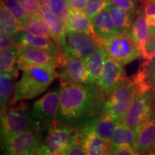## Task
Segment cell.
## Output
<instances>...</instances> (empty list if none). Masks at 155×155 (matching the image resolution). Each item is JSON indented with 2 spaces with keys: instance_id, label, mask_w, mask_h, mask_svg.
Instances as JSON below:
<instances>
[{
  "instance_id": "21",
  "label": "cell",
  "mask_w": 155,
  "mask_h": 155,
  "mask_svg": "<svg viewBox=\"0 0 155 155\" xmlns=\"http://www.w3.org/2000/svg\"><path fill=\"white\" fill-rule=\"evenodd\" d=\"M133 79L138 90L155 92V58L147 60Z\"/></svg>"
},
{
  "instance_id": "44",
  "label": "cell",
  "mask_w": 155,
  "mask_h": 155,
  "mask_svg": "<svg viewBox=\"0 0 155 155\" xmlns=\"http://www.w3.org/2000/svg\"><path fill=\"white\" fill-rule=\"evenodd\" d=\"M142 155H155V152H151L146 153V154H142Z\"/></svg>"
},
{
  "instance_id": "26",
  "label": "cell",
  "mask_w": 155,
  "mask_h": 155,
  "mask_svg": "<svg viewBox=\"0 0 155 155\" xmlns=\"http://www.w3.org/2000/svg\"><path fill=\"white\" fill-rule=\"evenodd\" d=\"M117 124L118 121L111 114L107 112H101L99 117L91 126L97 134L110 142Z\"/></svg>"
},
{
  "instance_id": "37",
  "label": "cell",
  "mask_w": 155,
  "mask_h": 155,
  "mask_svg": "<svg viewBox=\"0 0 155 155\" xmlns=\"http://www.w3.org/2000/svg\"><path fill=\"white\" fill-rule=\"evenodd\" d=\"M14 39L12 35L7 33L5 31H0V48L1 49L10 48L11 46L14 45Z\"/></svg>"
},
{
  "instance_id": "8",
  "label": "cell",
  "mask_w": 155,
  "mask_h": 155,
  "mask_svg": "<svg viewBox=\"0 0 155 155\" xmlns=\"http://www.w3.org/2000/svg\"><path fill=\"white\" fill-rule=\"evenodd\" d=\"M101 46V42L91 35L70 32L66 34L65 55L67 58H80L86 61Z\"/></svg>"
},
{
  "instance_id": "39",
  "label": "cell",
  "mask_w": 155,
  "mask_h": 155,
  "mask_svg": "<svg viewBox=\"0 0 155 155\" xmlns=\"http://www.w3.org/2000/svg\"><path fill=\"white\" fill-rule=\"evenodd\" d=\"M88 0H67L71 11H83L86 8Z\"/></svg>"
},
{
  "instance_id": "11",
  "label": "cell",
  "mask_w": 155,
  "mask_h": 155,
  "mask_svg": "<svg viewBox=\"0 0 155 155\" xmlns=\"http://www.w3.org/2000/svg\"><path fill=\"white\" fill-rule=\"evenodd\" d=\"M25 65L60 67L59 61L48 50L29 45H19L18 68Z\"/></svg>"
},
{
  "instance_id": "27",
  "label": "cell",
  "mask_w": 155,
  "mask_h": 155,
  "mask_svg": "<svg viewBox=\"0 0 155 155\" xmlns=\"http://www.w3.org/2000/svg\"><path fill=\"white\" fill-rule=\"evenodd\" d=\"M19 45L15 44L10 48L1 49L0 51V71L3 73H17L18 70Z\"/></svg>"
},
{
  "instance_id": "36",
  "label": "cell",
  "mask_w": 155,
  "mask_h": 155,
  "mask_svg": "<svg viewBox=\"0 0 155 155\" xmlns=\"http://www.w3.org/2000/svg\"><path fill=\"white\" fill-rule=\"evenodd\" d=\"M141 7L144 9L146 18L155 17V0H143Z\"/></svg>"
},
{
  "instance_id": "33",
  "label": "cell",
  "mask_w": 155,
  "mask_h": 155,
  "mask_svg": "<svg viewBox=\"0 0 155 155\" xmlns=\"http://www.w3.org/2000/svg\"><path fill=\"white\" fill-rule=\"evenodd\" d=\"M109 4L116 7L124 9V10L137 15L140 9L139 0H108Z\"/></svg>"
},
{
  "instance_id": "14",
  "label": "cell",
  "mask_w": 155,
  "mask_h": 155,
  "mask_svg": "<svg viewBox=\"0 0 155 155\" xmlns=\"http://www.w3.org/2000/svg\"><path fill=\"white\" fill-rule=\"evenodd\" d=\"M59 75L61 83L71 82L89 84L88 73L86 61L80 58H68Z\"/></svg>"
},
{
  "instance_id": "16",
  "label": "cell",
  "mask_w": 155,
  "mask_h": 155,
  "mask_svg": "<svg viewBox=\"0 0 155 155\" xmlns=\"http://www.w3.org/2000/svg\"><path fill=\"white\" fill-rule=\"evenodd\" d=\"M136 133V151L140 155L153 152L155 149V118L141 124Z\"/></svg>"
},
{
  "instance_id": "46",
  "label": "cell",
  "mask_w": 155,
  "mask_h": 155,
  "mask_svg": "<svg viewBox=\"0 0 155 155\" xmlns=\"http://www.w3.org/2000/svg\"><path fill=\"white\" fill-rule=\"evenodd\" d=\"M141 1H143V0H141Z\"/></svg>"
},
{
  "instance_id": "43",
  "label": "cell",
  "mask_w": 155,
  "mask_h": 155,
  "mask_svg": "<svg viewBox=\"0 0 155 155\" xmlns=\"http://www.w3.org/2000/svg\"><path fill=\"white\" fill-rule=\"evenodd\" d=\"M109 145V144H108ZM104 155H111V150H110L109 147H108V149H107V151H106V154Z\"/></svg>"
},
{
  "instance_id": "20",
  "label": "cell",
  "mask_w": 155,
  "mask_h": 155,
  "mask_svg": "<svg viewBox=\"0 0 155 155\" xmlns=\"http://www.w3.org/2000/svg\"><path fill=\"white\" fill-rule=\"evenodd\" d=\"M42 15L44 21L50 28L52 34V38L55 41L60 50L63 54H65L67 34L65 25L51 11L44 12L42 13Z\"/></svg>"
},
{
  "instance_id": "17",
  "label": "cell",
  "mask_w": 155,
  "mask_h": 155,
  "mask_svg": "<svg viewBox=\"0 0 155 155\" xmlns=\"http://www.w3.org/2000/svg\"><path fill=\"white\" fill-rule=\"evenodd\" d=\"M92 22L94 35L101 42L105 39L119 34L107 8L97 15Z\"/></svg>"
},
{
  "instance_id": "28",
  "label": "cell",
  "mask_w": 155,
  "mask_h": 155,
  "mask_svg": "<svg viewBox=\"0 0 155 155\" xmlns=\"http://www.w3.org/2000/svg\"><path fill=\"white\" fill-rule=\"evenodd\" d=\"M19 30H23L36 35L52 38L50 28L42 18V15L30 17L25 22H19Z\"/></svg>"
},
{
  "instance_id": "6",
  "label": "cell",
  "mask_w": 155,
  "mask_h": 155,
  "mask_svg": "<svg viewBox=\"0 0 155 155\" xmlns=\"http://www.w3.org/2000/svg\"><path fill=\"white\" fill-rule=\"evenodd\" d=\"M75 129L55 122L48 129L40 152L42 155H63L75 142Z\"/></svg>"
},
{
  "instance_id": "12",
  "label": "cell",
  "mask_w": 155,
  "mask_h": 155,
  "mask_svg": "<svg viewBox=\"0 0 155 155\" xmlns=\"http://www.w3.org/2000/svg\"><path fill=\"white\" fill-rule=\"evenodd\" d=\"M15 44L19 45H29L41 48L53 53L59 61L60 66H63L67 58L60 50L55 41L51 38L36 35L23 30H19L13 35Z\"/></svg>"
},
{
  "instance_id": "42",
  "label": "cell",
  "mask_w": 155,
  "mask_h": 155,
  "mask_svg": "<svg viewBox=\"0 0 155 155\" xmlns=\"http://www.w3.org/2000/svg\"><path fill=\"white\" fill-rule=\"evenodd\" d=\"M40 147H39L38 149H37L36 150H35L34 152H32V153H30V154H29V155H42L41 152H40Z\"/></svg>"
},
{
  "instance_id": "10",
  "label": "cell",
  "mask_w": 155,
  "mask_h": 155,
  "mask_svg": "<svg viewBox=\"0 0 155 155\" xmlns=\"http://www.w3.org/2000/svg\"><path fill=\"white\" fill-rule=\"evenodd\" d=\"M151 96V91H137L132 103L125 114L124 122L134 131L141 124L152 118Z\"/></svg>"
},
{
  "instance_id": "29",
  "label": "cell",
  "mask_w": 155,
  "mask_h": 155,
  "mask_svg": "<svg viewBox=\"0 0 155 155\" xmlns=\"http://www.w3.org/2000/svg\"><path fill=\"white\" fill-rule=\"evenodd\" d=\"M0 21L1 30L12 36L19 30L18 19L2 2L0 7Z\"/></svg>"
},
{
  "instance_id": "31",
  "label": "cell",
  "mask_w": 155,
  "mask_h": 155,
  "mask_svg": "<svg viewBox=\"0 0 155 155\" xmlns=\"http://www.w3.org/2000/svg\"><path fill=\"white\" fill-rule=\"evenodd\" d=\"M109 5L108 0H88L84 9V12L93 20L97 15L107 8Z\"/></svg>"
},
{
  "instance_id": "32",
  "label": "cell",
  "mask_w": 155,
  "mask_h": 155,
  "mask_svg": "<svg viewBox=\"0 0 155 155\" xmlns=\"http://www.w3.org/2000/svg\"><path fill=\"white\" fill-rule=\"evenodd\" d=\"M1 2L15 15L19 22H25L30 18L29 15L17 0H1Z\"/></svg>"
},
{
  "instance_id": "9",
  "label": "cell",
  "mask_w": 155,
  "mask_h": 155,
  "mask_svg": "<svg viewBox=\"0 0 155 155\" xmlns=\"http://www.w3.org/2000/svg\"><path fill=\"white\" fill-rule=\"evenodd\" d=\"M42 133L31 129L12 137L2 144L4 155H29L42 145Z\"/></svg>"
},
{
  "instance_id": "30",
  "label": "cell",
  "mask_w": 155,
  "mask_h": 155,
  "mask_svg": "<svg viewBox=\"0 0 155 155\" xmlns=\"http://www.w3.org/2000/svg\"><path fill=\"white\" fill-rule=\"evenodd\" d=\"M46 2L50 10L65 25L71 13L67 0H46Z\"/></svg>"
},
{
  "instance_id": "41",
  "label": "cell",
  "mask_w": 155,
  "mask_h": 155,
  "mask_svg": "<svg viewBox=\"0 0 155 155\" xmlns=\"http://www.w3.org/2000/svg\"><path fill=\"white\" fill-rule=\"evenodd\" d=\"M151 106H152V118H155V92H152Z\"/></svg>"
},
{
  "instance_id": "35",
  "label": "cell",
  "mask_w": 155,
  "mask_h": 155,
  "mask_svg": "<svg viewBox=\"0 0 155 155\" xmlns=\"http://www.w3.org/2000/svg\"><path fill=\"white\" fill-rule=\"evenodd\" d=\"M17 1L20 4L22 8L30 17L42 15L37 0H17Z\"/></svg>"
},
{
  "instance_id": "5",
  "label": "cell",
  "mask_w": 155,
  "mask_h": 155,
  "mask_svg": "<svg viewBox=\"0 0 155 155\" xmlns=\"http://www.w3.org/2000/svg\"><path fill=\"white\" fill-rule=\"evenodd\" d=\"M137 84L133 78H127L120 86L108 96L101 112L111 114L118 122L123 121L125 114L137 94Z\"/></svg>"
},
{
  "instance_id": "1",
  "label": "cell",
  "mask_w": 155,
  "mask_h": 155,
  "mask_svg": "<svg viewBox=\"0 0 155 155\" xmlns=\"http://www.w3.org/2000/svg\"><path fill=\"white\" fill-rule=\"evenodd\" d=\"M103 94L94 84L63 82L60 92V106L56 121L75 130L92 124L101 114Z\"/></svg>"
},
{
  "instance_id": "2",
  "label": "cell",
  "mask_w": 155,
  "mask_h": 155,
  "mask_svg": "<svg viewBox=\"0 0 155 155\" xmlns=\"http://www.w3.org/2000/svg\"><path fill=\"white\" fill-rule=\"evenodd\" d=\"M19 69L22 71V74L20 80L16 83V103L32 99L42 94L59 76L54 68L25 65Z\"/></svg>"
},
{
  "instance_id": "45",
  "label": "cell",
  "mask_w": 155,
  "mask_h": 155,
  "mask_svg": "<svg viewBox=\"0 0 155 155\" xmlns=\"http://www.w3.org/2000/svg\"><path fill=\"white\" fill-rule=\"evenodd\" d=\"M153 152H155V149H154V151H153Z\"/></svg>"
},
{
  "instance_id": "4",
  "label": "cell",
  "mask_w": 155,
  "mask_h": 155,
  "mask_svg": "<svg viewBox=\"0 0 155 155\" xmlns=\"http://www.w3.org/2000/svg\"><path fill=\"white\" fill-rule=\"evenodd\" d=\"M101 45L109 58L124 65L138 59L142 53L138 44L129 34H117L102 40Z\"/></svg>"
},
{
  "instance_id": "34",
  "label": "cell",
  "mask_w": 155,
  "mask_h": 155,
  "mask_svg": "<svg viewBox=\"0 0 155 155\" xmlns=\"http://www.w3.org/2000/svg\"><path fill=\"white\" fill-rule=\"evenodd\" d=\"M150 35L145 45L142 57L146 60H152L155 58V28L149 27Z\"/></svg>"
},
{
  "instance_id": "22",
  "label": "cell",
  "mask_w": 155,
  "mask_h": 155,
  "mask_svg": "<svg viewBox=\"0 0 155 155\" xmlns=\"http://www.w3.org/2000/svg\"><path fill=\"white\" fill-rule=\"evenodd\" d=\"M67 33L80 32L94 36L93 22L85 12L82 11H71L65 25Z\"/></svg>"
},
{
  "instance_id": "13",
  "label": "cell",
  "mask_w": 155,
  "mask_h": 155,
  "mask_svg": "<svg viewBox=\"0 0 155 155\" xmlns=\"http://www.w3.org/2000/svg\"><path fill=\"white\" fill-rule=\"evenodd\" d=\"M126 78L123 66L107 55L102 75L97 83L102 91L109 96Z\"/></svg>"
},
{
  "instance_id": "23",
  "label": "cell",
  "mask_w": 155,
  "mask_h": 155,
  "mask_svg": "<svg viewBox=\"0 0 155 155\" xmlns=\"http://www.w3.org/2000/svg\"><path fill=\"white\" fill-rule=\"evenodd\" d=\"M106 57L107 54L105 49L101 46L86 61L90 83L94 84L99 81L104 71Z\"/></svg>"
},
{
  "instance_id": "24",
  "label": "cell",
  "mask_w": 155,
  "mask_h": 155,
  "mask_svg": "<svg viewBox=\"0 0 155 155\" xmlns=\"http://www.w3.org/2000/svg\"><path fill=\"white\" fill-rule=\"evenodd\" d=\"M129 35L138 44L141 53H143L145 45L150 35V31H149V25L147 22L144 9L141 6L137 14L136 15V19L134 21Z\"/></svg>"
},
{
  "instance_id": "25",
  "label": "cell",
  "mask_w": 155,
  "mask_h": 155,
  "mask_svg": "<svg viewBox=\"0 0 155 155\" xmlns=\"http://www.w3.org/2000/svg\"><path fill=\"white\" fill-rule=\"evenodd\" d=\"M107 9L111 14L118 33L129 34L136 15L111 5H108Z\"/></svg>"
},
{
  "instance_id": "15",
  "label": "cell",
  "mask_w": 155,
  "mask_h": 155,
  "mask_svg": "<svg viewBox=\"0 0 155 155\" xmlns=\"http://www.w3.org/2000/svg\"><path fill=\"white\" fill-rule=\"evenodd\" d=\"M75 141L84 146L88 155H104L109 144V141L97 134L91 125L83 128L76 133Z\"/></svg>"
},
{
  "instance_id": "7",
  "label": "cell",
  "mask_w": 155,
  "mask_h": 155,
  "mask_svg": "<svg viewBox=\"0 0 155 155\" xmlns=\"http://www.w3.org/2000/svg\"><path fill=\"white\" fill-rule=\"evenodd\" d=\"M61 88L48 92L32 104V116L42 132L55 123L60 106Z\"/></svg>"
},
{
  "instance_id": "38",
  "label": "cell",
  "mask_w": 155,
  "mask_h": 155,
  "mask_svg": "<svg viewBox=\"0 0 155 155\" xmlns=\"http://www.w3.org/2000/svg\"><path fill=\"white\" fill-rule=\"evenodd\" d=\"M63 155H88L83 145L80 142H75L68 149Z\"/></svg>"
},
{
  "instance_id": "40",
  "label": "cell",
  "mask_w": 155,
  "mask_h": 155,
  "mask_svg": "<svg viewBox=\"0 0 155 155\" xmlns=\"http://www.w3.org/2000/svg\"><path fill=\"white\" fill-rule=\"evenodd\" d=\"M111 155H140L134 149L130 147H124L111 151Z\"/></svg>"
},
{
  "instance_id": "19",
  "label": "cell",
  "mask_w": 155,
  "mask_h": 155,
  "mask_svg": "<svg viewBox=\"0 0 155 155\" xmlns=\"http://www.w3.org/2000/svg\"><path fill=\"white\" fill-rule=\"evenodd\" d=\"M17 73H3L0 76V107L1 111L6 108L15 105V91L16 83L15 78Z\"/></svg>"
},
{
  "instance_id": "3",
  "label": "cell",
  "mask_w": 155,
  "mask_h": 155,
  "mask_svg": "<svg viewBox=\"0 0 155 155\" xmlns=\"http://www.w3.org/2000/svg\"><path fill=\"white\" fill-rule=\"evenodd\" d=\"M31 129L41 130L32 116L31 108L26 103L22 102L1 111L2 144L12 137Z\"/></svg>"
},
{
  "instance_id": "18",
  "label": "cell",
  "mask_w": 155,
  "mask_h": 155,
  "mask_svg": "<svg viewBox=\"0 0 155 155\" xmlns=\"http://www.w3.org/2000/svg\"><path fill=\"white\" fill-rule=\"evenodd\" d=\"M136 139V131L128 127L124 121H120L118 122L108 147L111 151L124 147H130L135 150Z\"/></svg>"
}]
</instances>
